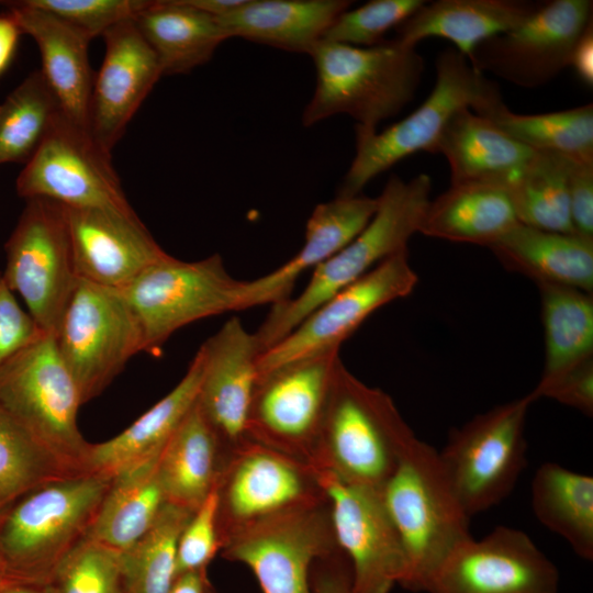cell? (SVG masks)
Here are the masks:
<instances>
[{
  "mask_svg": "<svg viewBox=\"0 0 593 593\" xmlns=\"http://www.w3.org/2000/svg\"><path fill=\"white\" fill-rule=\"evenodd\" d=\"M112 478L97 473L46 480L0 511L5 580L51 584L88 534Z\"/></svg>",
  "mask_w": 593,
  "mask_h": 593,
  "instance_id": "1",
  "label": "cell"
},
{
  "mask_svg": "<svg viewBox=\"0 0 593 593\" xmlns=\"http://www.w3.org/2000/svg\"><path fill=\"white\" fill-rule=\"evenodd\" d=\"M310 56L316 69V86L303 111L305 127L347 114L356 125L377 130L413 100L425 67L416 46L398 38L373 46L322 40Z\"/></svg>",
  "mask_w": 593,
  "mask_h": 593,
  "instance_id": "2",
  "label": "cell"
},
{
  "mask_svg": "<svg viewBox=\"0 0 593 593\" xmlns=\"http://www.w3.org/2000/svg\"><path fill=\"white\" fill-rule=\"evenodd\" d=\"M430 192L432 179L426 174L410 180L392 175L378 197L374 215L362 231L313 270L299 295L271 305L267 317L254 333L261 353L284 338L337 291L383 260L407 250L410 238L418 233Z\"/></svg>",
  "mask_w": 593,
  "mask_h": 593,
  "instance_id": "3",
  "label": "cell"
},
{
  "mask_svg": "<svg viewBox=\"0 0 593 593\" xmlns=\"http://www.w3.org/2000/svg\"><path fill=\"white\" fill-rule=\"evenodd\" d=\"M380 492L405 553L406 575L401 586L426 592L443 561L471 537L470 517L438 451L419 438L402 455Z\"/></svg>",
  "mask_w": 593,
  "mask_h": 593,
  "instance_id": "4",
  "label": "cell"
},
{
  "mask_svg": "<svg viewBox=\"0 0 593 593\" xmlns=\"http://www.w3.org/2000/svg\"><path fill=\"white\" fill-rule=\"evenodd\" d=\"M416 438L393 400L363 383L340 361L309 466L381 490Z\"/></svg>",
  "mask_w": 593,
  "mask_h": 593,
  "instance_id": "5",
  "label": "cell"
},
{
  "mask_svg": "<svg viewBox=\"0 0 593 593\" xmlns=\"http://www.w3.org/2000/svg\"><path fill=\"white\" fill-rule=\"evenodd\" d=\"M82 404L54 333H46L0 367V406L68 474L88 473L90 444L77 424Z\"/></svg>",
  "mask_w": 593,
  "mask_h": 593,
  "instance_id": "6",
  "label": "cell"
},
{
  "mask_svg": "<svg viewBox=\"0 0 593 593\" xmlns=\"http://www.w3.org/2000/svg\"><path fill=\"white\" fill-rule=\"evenodd\" d=\"M496 87L457 49L443 51L436 60L434 88L418 108L381 132L355 126L356 153L338 197L360 194L374 177L413 154H437L450 119L462 109L474 108Z\"/></svg>",
  "mask_w": 593,
  "mask_h": 593,
  "instance_id": "7",
  "label": "cell"
},
{
  "mask_svg": "<svg viewBox=\"0 0 593 593\" xmlns=\"http://www.w3.org/2000/svg\"><path fill=\"white\" fill-rule=\"evenodd\" d=\"M243 286L227 272L219 254L197 261L168 255L119 290L139 326L142 351L157 354L184 325L240 311Z\"/></svg>",
  "mask_w": 593,
  "mask_h": 593,
  "instance_id": "8",
  "label": "cell"
},
{
  "mask_svg": "<svg viewBox=\"0 0 593 593\" xmlns=\"http://www.w3.org/2000/svg\"><path fill=\"white\" fill-rule=\"evenodd\" d=\"M529 393L475 415L455 429L440 461L469 517L500 504L526 466Z\"/></svg>",
  "mask_w": 593,
  "mask_h": 593,
  "instance_id": "9",
  "label": "cell"
},
{
  "mask_svg": "<svg viewBox=\"0 0 593 593\" xmlns=\"http://www.w3.org/2000/svg\"><path fill=\"white\" fill-rule=\"evenodd\" d=\"M54 335L82 404L142 351L139 326L121 291L79 278Z\"/></svg>",
  "mask_w": 593,
  "mask_h": 593,
  "instance_id": "10",
  "label": "cell"
},
{
  "mask_svg": "<svg viewBox=\"0 0 593 593\" xmlns=\"http://www.w3.org/2000/svg\"><path fill=\"white\" fill-rule=\"evenodd\" d=\"M339 350L296 359L258 378L248 416V439L309 465L342 361Z\"/></svg>",
  "mask_w": 593,
  "mask_h": 593,
  "instance_id": "11",
  "label": "cell"
},
{
  "mask_svg": "<svg viewBox=\"0 0 593 593\" xmlns=\"http://www.w3.org/2000/svg\"><path fill=\"white\" fill-rule=\"evenodd\" d=\"M338 550L326 497L245 524L221 547L224 558L251 569L264 593H312L314 561Z\"/></svg>",
  "mask_w": 593,
  "mask_h": 593,
  "instance_id": "12",
  "label": "cell"
},
{
  "mask_svg": "<svg viewBox=\"0 0 593 593\" xmlns=\"http://www.w3.org/2000/svg\"><path fill=\"white\" fill-rule=\"evenodd\" d=\"M5 286L24 300L29 314L45 333H55L78 280L66 206L33 198L4 245Z\"/></svg>",
  "mask_w": 593,
  "mask_h": 593,
  "instance_id": "13",
  "label": "cell"
},
{
  "mask_svg": "<svg viewBox=\"0 0 593 593\" xmlns=\"http://www.w3.org/2000/svg\"><path fill=\"white\" fill-rule=\"evenodd\" d=\"M25 199L43 198L67 208L135 213L112 166L111 154L61 112L16 178Z\"/></svg>",
  "mask_w": 593,
  "mask_h": 593,
  "instance_id": "14",
  "label": "cell"
},
{
  "mask_svg": "<svg viewBox=\"0 0 593 593\" xmlns=\"http://www.w3.org/2000/svg\"><path fill=\"white\" fill-rule=\"evenodd\" d=\"M310 467L327 500L337 547L349 562L354 593H390L402 585L405 553L380 490Z\"/></svg>",
  "mask_w": 593,
  "mask_h": 593,
  "instance_id": "15",
  "label": "cell"
},
{
  "mask_svg": "<svg viewBox=\"0 0 593 593\" xmlns=\"http://www.w3.org/2000/svg\"><path fill=\"white\" fill-rule=\"evenodd\" d=\"M591 0H551L512 30L479 44L468 58L481 74L490 72L522 88H538L570 67L575 44L593 22Z\"/></svg>",
  "mask_w": 593,
  "mask_h": 593,
  "instance_id": "16",
  "label": "cell"
},
{
  "mask_svg": "<svg viewBox=\"0 0 593 593\" xmlns=\"http://www.w3.org/2000/svg\"><path fill=\"white\" fill-rule=\"evenodd\" d=\"M418 282L407 250L383 260L311 312L257 359L258 378L296 359L340 348L360 324L381 306L407 296Z\"/></svg>",
  "mask_w": 593,
  "mask_h": 593,
  "instance_id": "17",
  "label": "cell"
},
{
  "mask_svg": "<svg viewBox=\"0 0 593 593\" xmlns=\"http://www.w3.org/2000/svg\"><path fill=\"white\" fill-rule=\"evenodd\" d=\"M219 532L325 500L309 465L247 440L226 458L216 482Z\"/></svg>",
  "mask_w": 593,
  "mask_h": 593,
  "instance_id": "18",
  "label": "cell"
},
{
  "mask_svg": "<svg viewBox=\"0 0 593 593\" xmlns=\"http://www.w3.org/2000/svg\"><path fill=\"white\" fill-rule=\"evenodd\" d=\"M559 580L555 563L526 533L497 526L458 545L426 593H559Z\"/></svg>",
  "mask_w": 593,
  "mask_h": 593,
  "instance_id": "19",
  "label": "cell"
},
{
  "mask_svg": "<svg viewBox=\"0 0 593 593\" xmlns=\"http://www.w3.org/2000/svg\"><path fill=\"white\" fill-rule=\"evenodd\" d=\"M201 346L205 365L197 402L228 456L249 440L248 416L261 349L236 316Z\"/></svg>",
  "mask_w": 593,
  "mask_h": 593,
  "instance_id": "20",
  "label": "cell"
},
{
  "mask_svg": "<svg viewBox=\"0 0 593 593\" xmlns=\"http://www.w3.org/2000/svg\"><path fill=\"white\" fill-rule=\"evenodd\" d=\"M102 37L105 54L93 79L88 131L111 154L163 74L154 51L133 19L113 26Z\"/></svg>",
  "mask_w": 593,
  "mask_h": 593,
  "instance_id": "21",
  "label": "cell"
},
{
  "mask_svg": "<svg viewBox=\"0 0 593 593\" xmlns=\"http://www.w3.org/2000/svg\"><path fill=\"white\" fill-rule=\"evenodd\" d=\"M66 213L79 279L122 289L168 256L136 213L67 206Z\"/></svg>",
  "mask_w": 593,
  "mask_h": 593,
  "instance_id": "22",
  "label": "cell"
},
{
  "mask_svg": "<svg viewBox=\"0 0 593 593\" xmlns=\"http://www.w3.org/2000/svg\"><path fill=\"white\" fill-rule=\"evenodd\" d=\"M379 200L365 195L336 197L317 204L310 215L301 249L278 269L244 281L240 310L277 304L289 298L296 280L309 269L333 257L369 223Z\"/></svg>",
  "mask_w": 593,
  "mask_h": 593,
  "instance_id": "23",
  "label": "cell"
},
{
  "mask_svg": "<svg viewBox=\"0 0 593 593\" xmlns=\"http://www.w3.org/2000/svg\"><path fill=\"white\" fill-rule=\"evenodd\" d=\"M22 33L37 45L41 72L59 105L75 125L88 131L94 75L89 64V36L54 14L24 1L5 2Z\"/></svg>",
  "mask_w": 593,
  "mask_h": 593,
  "instance_id": "24",
  "label": "cell"
},
{
  "mask_svg": "<svg viewBox=\"0 0 593 593\" xmlns=\"http://www.w3.org/2000/svg\"><path fill=\"white\" fill-rule=\"evenodd\" d=\"M450 169V183H483L510 189L535 150L492 121L466 108L448 122L437 147Z\"/></svg>",
  "mask_w": 593,
  "mask_h": 593,
  "instance_id": "25",
  "label": "cell"
},
{
  "mask_svg": "<svg viewBox=\"0 0 593 593\" xmlns=\"http://www.w3.org/2000/svg\"><path fill=\"white\" fill-rule=\"evenodd\" d=\"M205 365L202 346L179 383L115 437L90 444L87 471L108 478L160 455L167 441L198 399Z\"/></svg>",
  "mask_w": 593,
  "mask_h": 593,
  "instance_id": "26",
  "label": "cell"
},
{
  "mask_svg": "<svg viewBox=\"0 0 593 593\" xmlns=\"http://www.w3.org/2000/svg\"><path fill=\"white\" fill-rule=\"evenodd\" d=\"M540 3L526 0L425 2L395 29V38L412 46L428 37L445 38L469 58L479 44L517 26Z\"/></svg>",
  "mask_w": 593,
  "mask_h": 593,
  "instance_id": "27",
  "label": "cell"
},
{
  "mask_svg": "<svg viewBox=\"0 0 593 593\" xmlns=\"http://www.w3.org/2000/svg\"><path fill=\"white\" fill-rule=\"evenodd\" d=\"M351 4L348 0H245L216 20L228 38L243 37L310 55Z\"/></svg>",
  "mask_w": 593,
  "mask_h": 593,
  "instance_id": "28",
  "label": "cell"
},
{
  "mask_svg": "<svg viewBox=\"0 0 593 593\" xmlns=\"http://www.w3.org/2000/svg\"><path fill=\"white\" fill-rule=\"evenodd\" d=\"M489 248L504 268L537 286L557 284L592 293L593 239L518 223Z\"/></svg>",
  "mask_w": 593,
  "mask_h": 593,
  "instance_id": "29",
  "label": "cell"
},
{
  "mask_svg": "<svg viewBox=\"0 0 593 593\" xmlns=\"http://www.w3.org/2000/svg\"><path fill=\"white\" fill-rule=\"evenodd\" d=\"M133 20L154 51L163 76L190 72L208 63L228 40L216 18L188 0L147 1Z\"/></svg>",
  "mask_w": 593,
  "mask_h": 593,
  "instance_id": "30",
  "label": "cell"
},
{
  "mask_svg": "<svg viewBox=\"0 0 593 593\" xmlns=\"http://www.w3.org/2000/svg\"><path fill=\"white\" fill-rule=\"evenodd\" d=\"M518 223L507 189L450 183L446 191L430 199L418 233L489 248Z\"/></svg>",
  "mask_w": 593,
  "mask_h": 593,
  "instance_id": "31",
  "label": "cell"
},
{
  "mask_svg": "<svg viewBox=\"0 0 593 593\" xmlns=\"http://www.w3.org/2000/svg\"><path fill=\"white\" fill-rule=\"evenodd\" d=\"M226 458L195 402L158 458L157 471L167 502L194 512L214 489Z\"/></svg>",
  "mask_w": 593,
  "mask_h": 593,
  "instance_id": "32",
  "label": "cell"
},
{
  "mask_svg": "<svg viewBox=\"0 0 593 593\" xmlns=\"http://www.w3.org/2000/svg\"><path fill=\"white\" fill-rule=\"evenodd\" d=\"M158 458L111 479L86 538L121 553L150 528L168 503L157 471Z\"/></svg>",
  "mask_w": 593,
  "mask_h": 593,
  "instance_id": "33",
  "label": "cell"
},
{
  "mask_svg": "<svg viewBox=\"0 0 593 593\" xmlns=\"http://www.w3.org/2000/svg\"><path fill=\"white\" fill-rule=\"evenodd\" d=\"M535 152H551L593 161V104L548 113H515L499 87L471 109Z\"/></svg>",
  "mask_w": 593,
  "mask_h": 593,
  "instance_id": "34",
  "label": "cell"
},
{
  "mask_svg": "<svg viewBox=\"0 0 593 593\" xmlns=\"http://www.w3.org/2000/svg\"><path fill=\"white\" fill-rule=\"evenodd\" d=\"M536 518L562 537L580 558L593 560V478L545 462L532 481Z\"/></svg>",
  "mask_w": 593,
  "mask_h": 593,
  "instance_id": "35",
  "label": "cell"
},
{
  "mask_svg": "<svg viewBox=\"0 0 593 593\" xmlns=\"http://www.w3.org/2000/svg\"><path fill=\"white\" fill-rule=\"evenodd\" d=\"M545 362L539 382L593 358V296L579 289L538 284Z\"/></svg>",
  "mask_w": 593,
  "mask_h": 593,
  "instance_id": "36",
  "label": "cell"
},
{
  "mask_svg": "<svg viewBox=\"0 0 593 593\" xmlns=\"http://www.w3.org/2000/svg\"><path fill=\"white\" fill-rule=\"evenodd\" d=\"M572 158L551 152H535L508 189L521 224L574 234L569 209L568 181Z\"/></svg>",
  "mask_w": 593,
  "mask_h": 593,
  "instance_id": "37",
  "label": "cell"
},
{
  "mask_svg": "<svg viewBox=\"0 0 593 593\" xmlns=\"http://www.w3.org/2000/svg\"><path fill=\"white\" fill-rule=\"evenodd\" d=\"M192 511L167 503L150 528L120 553L121 593H168L180 535Z\"/></svg>",
  "mask_w": 593,
  "mask_h": 593,
  "instance_id": "38",
  "label": "cell"
},
{
  "mask_svg": "<svg viewBox=\"0 0 593 593\" xmlns=\"http://www.w3.org/2000/svg\"><path fill=\"white\" fill-rule=\"evenodd\" d=\"M59 112L42 72L29 74L0 103V165L26 164Z\"/></svg>",
  "mask_w": 593,
  "mask_h": 593,
  "instance_id": "39",
  "label": "cell"
},
{
  "mask_svg": "<svg viewBox=\"0 0 593 593\" xmlns=\"http://www.w3.org/2000/svg\"><path fill=\"white\" fill-rule=\"evenodd\" d=\"M68 474L0 406V511L29 489Z\"/></svg>",
  "mask_w": 593,
  "mask_h": 593,
  "instance_id": "40",
  "label": "cell"
},
{
  "mask_svg": "<svg viewBox=\"0 0 593 593\" xmlns=\"http://www.w3.org/2000/svg\"><path fill=\"white\" fill-rule=\"evenodd\" d=\"M51 584L56 593H121L120 552L85 538L65 558Z\"/></svg>",
  "mask_w": 593,
  "mask_h": 593,
  "instance_id": "41",
  "label": "cell"
},
{
  "mask_svg": "<svg viewBox=\"0 0 593 593\" xmlns=\"http://www.w3.org/2000/svg\"><path fill=\"white\" fill-rule=\"evenodd\" d=\"M426 1L371 0L343 12L331 25L323 40L353 45L373 46L383 42L384 34L396 29Z\"/></svg>",
  "mask_w": 593,
  "mask_h": 593,
  "instance_id": "42",
  "label": "cell"
},
{
  "mask_svg": "<svg viewBox=\"0 0 593 593\" xmlns=\"http://www.w3.org/2000/svg\"><path fill=\"white\" fill-rule=\"evenodd\" d=\"M76 27L91 40L119 23L134 19L144 0H26Z\"/></svg>",
  "mask_w": 593,
  "mask_h": 593,
  "instance_id": "43",
  "label": "cell"
},
{
  "mask_svg": "<svg viewBox=\"0 0 593 593\" xmlns=\"http://www.w3.org/2000/svg\"><path fill=\"white\" fill-rule=\"evenodd\" d=\"M219 494L216 484L193 512L178 542L176 577L182 572L206 569L221 551L219 532Z\"/></svg>",
  "mask_w": 593,
  "mask_h": 593,
  "instance_id": "44",
  "label": "cell"
},
{
  "mask_svg": "<svg viewBox=\"0 0 593 593\" xmlns=\"http://www.w3.org/2000/svg\"><path fill=\"white\" fill-rule=\"evenodd\" d=\"M529 395L534 402L541 398L552 399L591 417L593 415V358L584 360L548 381L538 382Z\"/></svg>",
  "mask_w": 593,
  "mask_h": 593,
  "instance_id": "45",
  "label": "cell"
},
{
  "mask_svg": "<svg viewBox=\"0 0 593 593\" xmlns=\"http://www.w3.org/2000/svg\"><path fill=\"white\" fill-rule=\"evenodd\" d=\"M46 334L19 305L0 275V367Z\"/></svg>",
  "mask_w": 593,
  "mask_h": 593,
  "instance_id": "46",
  "label": "cell"
},
{
  "mask_svg": "<svg viewBox=\"0 0 593 593\" xmlns=\"http://www.w3.org/2000/svg\"><path fill=\"white\" fill-rule=\"evenodd\" d=\"M568 195L574 234L593 239V161L572 160Z\"/></svg>",
  "mask_w": 593,
  "mask_h": 593,
  "instance_id": "47",
  "label": "cell"
},
{
  "mask_svg": "<svg viewBox=\"0 0 593 593\" xmlns=\"http://www.w3.org/2000/svg\"><path fill=\"white\" fill-rule=\"evenodd\" d=\"M324 561L325 569L317 573L311 585L312 593H354L351 570L346 556L338 550Z\"/></svg>",
  "mask_w": 593,
  "mask_h": 593,
  "instance_id": "48",
  "label": "cell"
},
{
  "mask_svg": "<svg viewBox=\"0 0 593 593\" xmlns=\"http://www.w3.org/2000/svg\"><path fill=\"white\" fill-rule=\"evenodd\" d=\"M572 67L579 78L586 85H593V22L585 29L571 56Z\"/></svg>",
  "mask_w": 593,
  "mask_h": 593,
  "instance_id": "49",
  "label": "cell"
},
{
  "mask_svg": "<svg viewBox=\"0 0 593 593\" xmlns=\"http://www.w3.org/2000/svg\"><path fill=\"white\" fill-rule=\"evenodd\" d=\"M22 31L11 14L5 11L0 14V76L11 64Z\"/></svg>",
  "mask_w": 593,
  "mask_h": 593,
  "instance_id": "50",
  "label": "cell"
},
{
  "mask_svg": "<svg viewBox=\"0 0 593 593\" xmlns=\"http://www.w3.org/2000/svg\"><path fill=\"white\" fill-rule=\"evenodd\" d=\"M168 593H215V591L206 569H199L178 574Z\"/></svg>",
  "mask_w": 593,
  "mask_h": 593,
  "instance_id": "51",
  "label": "cell"
},
{
  "mask_svg": "<svg viewBox=\"0 0 593 593\" xmlns=\"http://www.w3.org/2000/svg\"><path fill=\"white\" fill-rule=\"evenodd\" d=\"M190 4L211 14L221 18L242 5L245 0H188Z\"/></svg>",
  "mask_w": 593,
  "mask_h": 593,
  "instance_id": "52",
  "label": "cell"
},
{
  "mask_svg": "<svg viewBox=\"0 0 593 593\" xmlns=\"http://www.w3.org/2000/svg\"><path fill=\"white\" fill-rule=\"evenodd\" d=\"M0 593H56L52 584H33L4 580Z\"/></svg>",
  "mask_w": 593,
  "mask_h": 593,
  "instance_id": "53",
  "label": "cell"
},
{
  "mask_svg": "<svg viewBox=\"0 0 593 593\" xmlns=\"http://www.w3.org/2000/svg\"><path fill=\"white\" fill-rule=\"evenodd\" d=\"M4 580H5V567H4L3 558L0 552V585L4 582Z\"/></svg>",
  "mask_w": 593,
  "mask_h": 593,
  "instance_id": "54",
  "label": "cell"
}]
</instances>
